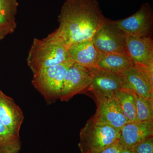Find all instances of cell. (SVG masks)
<instances>
[{
    "instance_id": "cell-1",
    "label": "cell",
    "mask_w": 153,
    "mask_h": 153,
    "mask_svg": "<svg viewBox=\"0 0 153 153\" xmlns=\"http://www.w3.org/2000/svg\"><path fill=\"white\" fill-rule=\"evenodd\" d=\"M58 27L50 35L68 46L91 40L106 18L97 0H66L58 16Z\"/></svg>"
},
{
    "instance_id": "cell-2",
    "label": "cell",
    "mask_w": 153,
    "mask_h": 153,
    "mask_svg": "<svg viewBox=\"0 0 153 153\" xmlns=\"http://www.w3.org/2000/svg\"><path fill=\"white\" fill-rule=\"evenodd\" d=\"M68 46L61 39L50 34L42 39L35 38L27 58L33 74L51 66L71 61Z\"/></svg>"
},
{
    "instance_id": "cell-3",
    "label": "cell",
    "mask_w": 153,
    "mask_h": 153,
    "mask_svg": "<svg viewBox=\"0 0 153 153\" xmlns=\"http://www.w3.org/2000/svg\"><path fill=\"white\" fill-rule=\"evenodd\" d=\"M120 130L102 123L92 117L79 132L81 153H92L119 142Z\"/></svg>"
},
{
    "instance_id": "cell-4",
    "label": "cell",
    "mask_w": 153,
    "mask_h": 153,
    "mask_svg": "<svg viewBox=\"0 0 153 153\" xmlns=\"http://www.w3.org/2000/svg\"><path fill=\"white\" fill-rule=\"evenodd\" d=\"M73 61L51 66L33 74L32 84L48 105L59 99L67 68Z\"/></svg>"
},
{
    "instance_id": "cell-5",
    "label": "cell",
    "mask_w": 153,
    "mask_h": 153,
    "mask_svg": "<svg viewBox=\"0 0 153 153\" xmlns=\"http://www.w3.org/2000/svg\"><path fill=\"white\" fill-rule=\"evenodd\" d=\"M126 36V34L118 27L114 21L106 18L94 33L91 41L102 54L120 53L127 55Z\"/></svg>"
},
{
    "instance_id": "cell-6",
    "label": "cell",
    "mask_w": 153,
    "mask_h": 153,
    "mask_svg": "<svg viewBox=\"0 0 153 153\" xmlns=\"http://www.w3.org/2000/svg\"><path fill=\"white\" fill-rule=\"evenodd\" d=\"M120 76L123 88L153 99V66L134 64Z\"/></svg>"
},
{
    "instance_id": "cell-7",
    "label": "cell",
    "mask_w": 153,
    "mask_h": 153,
    "mask_svg": "<svg viewBox=\"0 0 153 153\" xmlns=\"http://www.w3.org/2000/svg\"><path fill=\"white\" fill-rule=\"evenodd\" d=\"M90 68L92 78L87 89L95 96L97 103L115 98L123 88L120 76L98 67Z\"/></svg>"
},
{
    "instance_id": "cell-8",
    "label": "cell",
    "mask_w": 153,
    "mask_h": 153,
    "mask_svg": "<svg viewBox=\"0 0 153 153\" xmlns=\"http://www.w3.org/2000/svg\"><path fill=\"white\" fill-rule=\"evenodd\" d=\"M91 78L90 67L73 61L66 70L59 99L67 102L74 96L85 91L90 85Z\"/></svg>"
},
{
    "instance_id": "cell-9",
    "label": "cell",
    "mask_w": 153,
    "mask_h": 153,
    "mask_svg": "<svg viewBox=\"0 0 153 153\" xmlns=\"http://www.w3.org/2000/svg\"><path fill=\"white\" fill-rule=\"evenodd\" d=\"M114 21L127 35L152 37L153 12L149 3L143 4L139 10L130 16Z\"/></svg>"
},
{
    "instance_id": "cell-10",
    "label": "cell",
    "mask_w": 153,
    "mask_h": 153,
    "mask_svg": "<svg viewBox=\"0 0 153 153\" xmlns=\"http://www.w3.org/2000/svg\"><path fill=\"white\" fill-rule=\"evenodd\" d=\"M127 54L135 65L153 66V41L152 37L127 35Z\"/></svg>"
},
{
    "instance_id": "cell-11",
    "label": "cell",
    "mask_w": 153,
    "mask_h": 153,
    "mask_svg": "<svg viewBox=\"0 0 153 153\" xmlns=\"http://www.w3.org/2000/svg\"><path fill=\"white\" fill-rule=\"evenodd\" d=\"M24 114L13 99L0 89V120L9 131L20 137L21 127L24 122Z\"/></svg>"
},
{
    "instance_id": "cell-12",
    "label": "cell",
    "mask_w": 153,
    "mask_h": 153,
    "mask_svg": "<svg viewBox=\"0 0 153 153\" xmlns=\"http://www.w3.org/2000/svg\"><path fill=\"white\" fill-rule=\"evenodd\" d=\"M153 137V121L128 123L120 130L119 143L123 148H132Z\"/></svg>"
},
{
    "instance_id": "cell-13",
    "label": "cell",
    "mask_w": 153,
    "mask_h": 153,
    "mask_svg": "<svg viewBox=\"0 0 153 153\" xmlns=\"http://www.w3.org/2000/svg\"><path fill=\"white\" fill-rule=\"evenodd\" d=\"M68 51L71 61L86 67H97L102 54L94 46L91 40L70 44Z\"/></svg>"
},
{
    "instance_id": "cell-14",
    "label": "cell",
    "mask_w": 153,
    "mask_h": 153,
    "mask_svg": "<svg viewBox=\"0 0 153 153\" xmlns=\"http://www.w3.org/2000/svg\"><path fill=\"white\" fill-rule=\"evenodd\" d=\"M93 117L98 121L119 130L128 123L115 98L97 103L96 112Z\"/></svg>"
},
{
    "instance_id": "cell-15",
    "label": "cell",
    "mask_w": 153,
    "mask_h": 153,
    "mask_svg": "<svg viewBox=\"0 0 153 153\" xmlns=\"http://www.w3.org/2000/svg\"><path fill=\"white\" fill-rule=\"evenodd\" d=\"M133 66L127 55L108 53L102 54L97 67L120 76Z\"/></svg>"
},
{
    "instance_id": "cell-16",
    "label": "cell",
    "mask_w": 153,
    "mask_h": 153,
    "mask_svg": "<svg viewBox=\"0 0 153 153\" xmlns=\"http://www.w3.org/2000/svg\"><path fill=\"white\" fill-rule=\"evenodd\" d=\"M115 98L118 102L123 113L128 122H137L135 100L132 92L122 88L117 93Z\"/></svg>"
},
{
    "instance_id": "cell-17",
    "label": "cell",
    "mask_w": 153,
    "mask_h": 153,
    "mask_svg": "<svg viewBox=\"0 0 153 153\" xmlns=\"http://www.w3.org/2000/svg\"><path fill=\"white\" fill-rule=\"evenodd\" d=\"M22 145L20 137L9 131L0 120V153H19Z\"/></svg>"
},
{
    "instance_id": "cell-18",
    "label": "cell",
    "mask_w": 153,
    "mask_h": 153,
    "mask_svg": "<svg viewBox=\"0 0 153 153\" xmlns=\"http://www.w3.org/2000/svg\"><path fill=\"white\" fill-rule=\"evenodd\" d=\"M132 93L135 100L137 121H153V99Z\"/></svg>"
},
{
    "instance_id": "cell-19",
    "label": "cell",
    "mask_w": 153,
    "mask_h": 153,
    "mask_svg": "<svg viewBox=\"0 0 153 153\" xmlns=\"http://www.w3.org/2000/svg\"><path fill=\"white\" fill-rule=\"evenodd\" d=\"M16 28V19H9L0 13V41L13 34Z\"/></svg>"
},
{
    "instance_id": "cell-20",
    "label": "cell",
    "mask_w": 153,
    "mask_h": 153,
    "mask_svg": "<svg viewBox=\"0 0 153 153\" xmlns=\"http://www.w3.org/2000/svg\"><path fill=\"white\" fill-rule=\"evenodd\" d=\"M18 6L17 0H0V13L9 19H16Z\"/></svg>"
},
{
    "instance_id": "cell-21",
    "label": "cell",
    "mask_w": 153,
    "mask_h": 153,
    "mask_svg": "<svg viewBox=\"0 0 153 153\" xmlns=\"http://www.w3.org/2000/svg\"><path fill=\"white\" fill-rule=\"evenodd\" d=\"M132 148L134 153H153V137L144 140Z\"/></svg>"
},
{
    "instance_id": "cell-22",
    "label": "cell",
    "mask_w": 153,
    "mask_h": 153,
    "mask_svg": "<svg viewBox=\"0 0 153 153\" xmlns=\"http://www.w3.org/2000/svg\"><path fill=\"white\" fill-rule=\"evenodd\" d=\"M122 148V147L118 142L102 149L101 150L92 153H120Z\"/></svg>"
},
{
    "instance_id": "cell-23",
    "label": "cell",
    "mask_w": 153,
    "mask_h": 153,
    "mask_svg": "<svg viewBox=\"0 0 153 153\" xmlns=\"http://www.w3.org/2000/svg\"><path fill=\"white\" fill-rule=\"evenodd\" d=\"M120 153H134L132 148H122Z\"/></svg>"
}]
</instances>
